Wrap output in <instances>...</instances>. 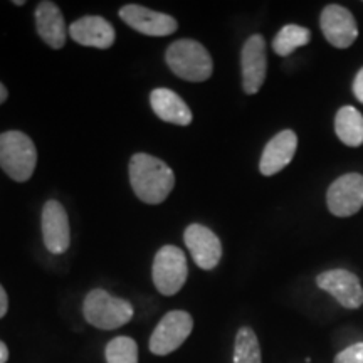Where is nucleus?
Returning a JSON list of instances; mask_svg holds the SVG:
<instances>
[{
    "label": "nucleus",
    "instance_id": "1",
    "mask_svg": "<svg viewBox=\"0 0 363 363\" xmlns=\"http://www.w3.org/2000/svg\"><path fill=\"white\" fill-rule=\"evenodd\" d=\"M130 182L136 197L145 203H162L175 185L174 172L160 158L136 153L130 160Z\"/></svg>",
    "mask_w": 363,
    "mask_h": 363
},
{
    "label": "nucleus",
    "instance_id": "2",
    "mask_svg": "<svg viewBox=\"0 0 363 363\" xmlns=\"http://www.w3.org/2000/svg\"><path fill=\"white\" fill-rule=\"evenodd\" d=\"M165 59L174 74L185 81H192V83H202L208 79L214 69L212 57L207 49L192 39H180L170 44Z\"/></svg>",
    "mask_w": 363,
    "mask_h": 363
},
{
    "label": "nucleus",
    "instance_id": "3",
    "mask_svg": "<svg viewBox=\"0 0 363 363\" xmlns=\"http://www.w3.org/2000/svg\"><path fill=\"white\" fill-rule=\"evenodd\" d=\"M38 163V150L33 140L22 131L0 135V167L16 182H27Z\"/></svg>",
    "mask_w": 363,
    "mask_h": 363
},
{
    "label": "nucleus",
    "instance_id": "4",
    "mask_svg": "<svg viewBox=\"0 0 363 363\" xmlns=\"http://www.w3.org/2000/svg\"><path fill=\"white\" fill-rule=\"evenodd\" d=\"M83 313L89 325L99 330H116L133 318V306L104 289H93L84 299Z\"/></svg>",
    "mask_w": 363,
    "mask_h": 363
},
{
    "label": "nucleus",
    "instance_id": "5",
    "mask_svg": "<svg viewBox=\"0 0 363 363\" xmlns=\"http://www.w3.org/2000/svg\"><path fill=\"white\" fill-rule=\"evenodd\" d=\"M153 283L165 296H174L184 288L189 267L185 254L177 246H163L153 259Z\"/></svg>",
    "mask_w": 363,
    "mask_h": 363
},
{
    "label": "nucleus",
    "instance_id": "6",
    "mask_svg": "<svg viewBox=\"0 0 363 363\" xmlns=\"http://www.w3.org/2000/svg\"><path fill=\"white\" fill-rule=\"evenodd\" d=\"M194 320L187 311H170L162 318L150 338V350L158 357L169 355L184 345L192 333Z\"/></svg>",
    "mask_w": 363,
    "mask_h": 363
},
{
    "label": "nucleus",
    "instance_id": "7",
    "mask_svg": "<svg viewBox=\"0 0 363 363\" xmlns=\"http://www.w3.org/2000/svg\"><path fill=\"white\" fill-rule=\"evenodd\" d=\"M330 212L337 217H350L363 207V175L347 174L330 185L326 194Z\"/></svg>",
    "mask_w": 363,
    "mask_h": 363
},
{
    "label": "nucleus",
    "instance_id": "8",
    "mask_svg": "<svg viewBox=\"0 0 363 363\" xmlns=\"http://www.w3.org/2000/svg\"><path fill=\"white\" fill-rule=\"evenodd\" d=\"M316 284L331 294L343 308L357 310L363 305V288L357 276L350 271H325L316 278Z\"/></svg>",
    "mask_w": 363,
    "mask_h": 363
},
{
    "label": "nucleus",
    "instance_id": "9",
    "mask_svg": "<svg viewBox=\"0 0 363 363\" xmlns=\"http://www.w3.org/2000/svg\"><path fill=\"white\" fill-rule=\"evenodd\" d=\"M320 27L326 40L338 49H347L358 38V27L353 13L342 6L331 4L320 17Z\"/></svg>",
    "mask_w": 363,
    "mask_h": 363
},
{
    "label": "nucleus",
    "instance_id": "10",
    "mask_svg": "<svg viewBox=\"0 0 363 363\" xmlns=\"http://www.w3.org/2000/svg\"><path fill=\"white\" fill-rule=\"evenodd\" d=\"M242 65V88L247 94H256L266 79L267 59L266 43L259 34H254L246 40L240 54Z\"/></svg>",
    "mask_w": 363,
    "mask_h": 363
},
{
    "label": "nucleus",
    "instance_id": "11",
    "mask_svg": "<svg viewBox=\"0 0 363 363\" xmlns=\"http://www.w3.org/2000/svg\"><path fill=\"white\" fill-rule=\"evenodd\" d=\"M120 17L125 24L133 27L135 30L145 35H152V38H163V35H170L177 30V21L167 13L150 11L147 7L130 6L121 7Z\"/></svg>",
    "mask_w": 363,
    "mask_h": 363
},
{
    "label": "nucleus",
    "instance_id": "12",
    "mask_svg": "<svg viewBox=\"0 0 363 363\" xmlns=\"http://www.w3.org/2000/svg\"><path fill=\"white\" fill-rule=\"evenodd\" d=\"M187 249L192 254L195 264L211 271L219 264L222 257V244L211 229L202 224H192L184 234Z\"/></svg>",
    "mask_w": 363,
    "mask_h": 363
},
{
    "label": "nucleus",
    "instance_id": "13",
    "mask_svg": "<svg viewBox=\"0 0 363 363\" xmlns=\"http://www.w3.org/2000/svg\"><path fill=\"white\" fill-rule=\"evenodd\" d=\"M43 238L45 247L52 254H62L69 247V219L57 201L45 202L43 208Z\"/></svg>",
    "mask_w": 363,
    "mask_h": 363
},
{
    "label": "nucleus",
    "instance_id": "14",
    "mask_svg": "<svg viewBox=\"0 0 363 363\" xmlns=\"http://www.w3.org/2000/svg\"><path fill=\"white\" fill-rule=\"evenodd\" d=\"M296 148L298 136L291 130L281 131L274 138H271V142L266 145L264 152H262L259 162L261 174L269 177L283 170L286 165L291 163Z\"/></svg>",
    "mask_w": 363,
    "mask_h": 363
},
{
    "label": "nucleus",
    "instance_id": "15",
    "mask_svg": "<svg viewBox=\"0 0 363 363\" xmlns=\"http://www.w3.org/2000/svg\"><path fill=\"white\" fill-rule=\"evenodd\" d=\"M69 35L74 43L98 49L111 48L116 38L115 29L110 22L98 16L81 17L79 21L72 22Z\"/></svg>",
    "mask_w": 363,
    "mask_h": 363
},
{
    "label": "nucleus",
    "instance_id": "16",
    "mask_svg": "<svg viewBox=\"0 0 363 363\" xmlns=\"http://www.w3.org/2000/svg\"><path fill=\"white\" fill-rule=\"evenodd\" d=\"M150 104L155 115L167 123L179 126L192 123V111L175 91L165 88L153 89L150 94Z\"/></svg>",
    "mask_w": 363,
    "mask_h": 363
},
{
    "label": "nucleus",
    "instance_id": "17",
    "mask_svg": "<svg viewBox=\"0 0 363 363\" xmlns=\"http://www.w3.org/2000/svg\"><path fill=\"white\" fill-rule=\"evenodd\" d=\"M35 26L40 39L49 48L61 49L66 44V22L61 11L54 2H40L35 9Z\"/></svg>",
    "mask_w": 363,
    "mask_h": 363
},
{
    "label": "nucleus",
    "instance_id": "18",
    "mask_svg": "<svg viewBox=\"0 0 363 363\" xmlns=\"http://www.w3.org/2000/svg\"><path fill=\"white\" fill-rule=\"evenodd\" d=\"M338 138L348 147H360L363 143V116L353 106H343L335 120Z\"/></svg>",
    "mask_w": 363,
    "mask_h": 363
},
{
    "label": "nucleus",
    "instance_id": "19",
    "mask_svg": "<svg viewBox=\"0 0 363 363\" xmlns=\"http://www.w3.org/2000/svg\"><path fill=\"white\" fill-rule=\"evenodd\" d=\"M311 40L310 29L301 26H284L283 29L276 34V38L272 39V49L278 56H289V54L296 51L301 45H306Z\"/></svg>",
    "mask_w": 363,
    "mask_h": 363
},
{
    "label": "nucleus",
    "instance_id": "20",
    "mask_svg": "<svg viewBox=\"0 0 363 363\" xmlns=\"http://www.w3.org/2000/svg\"><path fill=\"white\" fill-rule=\"evenodd\" d=\"M234 363H262L261 347L251 328H240L234 345Z\"/></svg>",
    "mask_w": 363,
    "mask_h": 363
},
{
    "label": "nucleus",
    "instance_id": "21",
    "mask_svg": "<svg viewBox=\"0 0 363 363\" xmlns=\"http://www.w3.org/2000/svg\"><path fill=\"white\" fill-rule=\"evenodd\" d=\"M108 363H138V345L133 338L116 337L106 347Z\"/></svg>",
    "mask_w": 363,
    "mask_h": 363
},
{
    "label": "nucleus",
    "instance_id": "22",
    "mask_svg": "<svg viewBox=\"0 0 363 363\" xmlns=\"http://www.w3.org/2000/svg\"><path fill=\"white\" fill-rule=\"evenodd\" d=\"M333 363H363V343H355L345 348L335 357Z\"/></svg>",
    "mask_w": 363,
    "mask_h": 363
},
{
    "label": "nucleus",
    "instance_id": "23",
    "mask_svg": "<svg viewBox=\"0 0 363 363\" xmlns=\"http://www.w3.org/2000/svg\"><path fill=\"white\" fill-rule=\"evenodd\" d=\"M353 93H355L357 99L363 103V69L358 71L355 81H353Z\"/></svg>",
    "mask_w": 363,
    "mask_h": 363
},
{
    "label": "nucleus",
    "instance_id": "24",
    "mask_svg": "<svg viewBox=\"0 0 363 363\" xmlns=\"http://www.w3.org/2000/svg\"><path fill=\"white\" fill-rule=\"evenodd\" d=\"M7 310H9V298H7L6 289H4L2 284H0V318L6 316Z\"/></svg>",
    "mask_w": 363,
    "mask_h": 363
},
{
    "label": "nucleus",
    "instance_id": "25",
    "mask_svg": "<svg viewBox=\"0 0 363 363\" xmlns=\"http://www.w3.org/2000/svg\"><path fill=\"white\" fill-rule=\"evenodd\" d=\"M9 360V350L6 347V343L0 342V363H6Z\"/></svg>",
    "mask_w": 363,
    "mask_h": 363
},
{
    "label": "nucleus",
    "instance_id": "26",
    "mask_svg": "<svg viewBox=\"0 0 363 363\" xmlns=\"http://www.w3.org/2000/svg\"><path fill=\"white\" fill-rule=\"evenodd\" d=\"M7 96H9V93H7V88H6V86H4L2 83H0V104H2L4 101H6Z\"/></svg>",
    "mask_w": 363,
    "mask_h": 363
}]
</instances>
